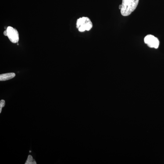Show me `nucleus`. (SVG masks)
Segmentation results:
<instances>
[{
	"label": "nucleus",
	"mask_w": 164,
	"mask_h": 164,
	"mask_svg": "<svg viewBox=\"0 0 164 164\" xmlns=\"http://www.w3.org/2000/svg\"><path fill=\"white\" fill-rule=\"evenodd\" d=\"M5 105V102L4 100H1L0 101V113L2 112V109L4 107Z\"/></svg>",
	"instance_id": "obj_7"
},
{
	"label": "nucleus",
	"mask_w": 164,
	"mask_h": 164,
	"mask_svg": "<svg viewBox=\"0 0 164 164\" xmlns=\"http://www.w3.org/2000/svg\"><path fill=\"white\" fill-rule=\"evenodd\" d=\"M139 0H122L121 13L123 16L130 15L137 8Z\"/></svg>",
	"instance_id": "obj_1"
},
{
	"label": "nucleus",
	"mask_w": 164,
	"mask_h": 164,
	"mask_svg": "<svg viewBox=\"0 0 164 164\" xmlns=\"http://www.w3.org/2000/svg\"><path fill=\"white\" fill-rule=\"evenodd\" d=\"M30 152H30H31V151H30V152Z\"/></svg>",
	"instance_id": "obj_10"
},
{
	"label": "nucleus",
	"mask_w": 164,
	"mask_h": 164,
	"mask_svg": "<svg viewBox=\"0 0 164 164\" xmlns=\"http://www.w3.org/2000/svg\"><path fill=\"white\" fill-rule=\"evenodd\" d=\"M121 8H122L121 5H119V9H121Z\"/></svg>",
	"instance_id": "obj_9"
},
{
	"label": "nucleus",
	"mask_w": 164,
	"mask_h": 164,
	"mask_svg": "<svg viewBox=\"0 0 164 164\" xmlns=\"http://www.w3.org/2000/svg\"><path fill=\"white\" fill-rule=\"evenodd\" d=\"M36 162L33 159V157L31 155H29L25 164H36Z\"/></svg>",
	"instance_id": "obj_6"
},
{
	"label": "nucleus",
	"mask_w": 164,
	"mask_h": 164,
	"mask_svg": "<svg viewBox=\"0 0 164 164\" xmlns=\"http://www.w3.org/2000/svg\"><path fill=\"white\" fill-rule=\"evenodd\" d=\"M6 30L7 36L11 42L13 43H17L19 40V35L17 30L10 26L7 28Z\"/></svg>",
	"instance_id": "obj_4"
},
{
	"label": "nucleus",
	"mask_w": 164,
	"mask_h": 164,
	"mask_svg": "<svg viewBox=\"0 0 164 164\" xmlns=\"http://www.w3.org/2000/svg\"><path fill=\"white\" fill-rule=\"evenodd\" d=\"M16 74L14 73H9L3 74L0 75V81H5L10 80L15 77Z\"/></svg>",
	"instance_id": "obj_5"
},
{
	"label": "nucleus",
	"mask_w": 164,
	"mask_h": 164,
	"mask_svg": "<svg viewBox=\"0 0 164 164\" xmlns=\"http://www.w3.org/2000/svg\"><path fill=\"white\" fill-rule=\"evenodd\" d=\"M3 34L5 36H7V30H5L4 31V32Z\"/></svg>",
	"instance_id": "obj_8"
},
{
	"label": "nucleus",
	"mask_w": 164,
	"mask_h": 164,
	"mask_svg": "<svg viewBox=\"0 0 164 164\" xmlns=\"http://www.w3.org/2000/svg\"><path fill=\"white\" fill-rule=\"evenodd\" d=\"M145 43L151 48H158L159 45V40L156 37L152 35H148L144 38Z\"/></svg>",
	"instance_id": "obj_3"
},
{
	"label": "nucleus",
	"mask_w": 164,
	"mask_h": 164,
	"mask_svg": "<svg viewBox=\"0 0 164 164\" xmlns=\"http://www.w3.org/2000/svg\"><path fill=\"white\" fill-rule=\"evenodd\" d=\"M92 27V24L90 19L87 17H83L78 19L76 23V27L79 31H89Z\"/></svg>",
	"instance_id": "obj_2"
}]
</instances>
